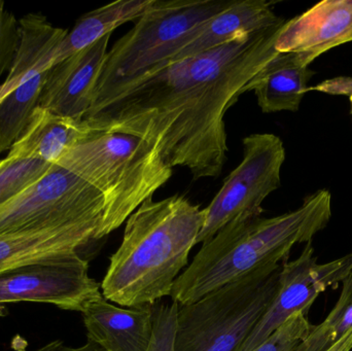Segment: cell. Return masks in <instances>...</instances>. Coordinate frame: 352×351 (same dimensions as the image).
Returning a JSON list of instances; mask_svg holds the SVG:
<instances>
[{
    "label": "cell",
    "instance_id": "cell-25",
    "mask_svg": "<svg viewBox=\"0 0 352 351\" xmlns=\"http://www.w3.org/2000/svg\"><path fill=\"white\" fill-rule=\"evenodd\" d=\"M316 90L320 92L330 93L335 95L352 94V78H336L333 80H324L322 84L314 88H309L308 91Z\"/></svg>",
    "mask_w": 352,
    "mask_h": 351
},
{
    "label": "cell",
    "instance_id": "cell-12",
    "mask_svg": "<svg viewBox=\"0 0 352 351\" xmlns=\"http://www.w3.org/2000/svg\"><path fill=\"white\" fill-rule=\"evenodd\" d=\"M82 313L88 341L107 351H148L154 330L152 306L121 308L100 293Z\"/></svg>",
    "mask_w": 352,
    "mask_h": 351
},
{
    "label": "cell",
    "instance_id": "cell-11",
    "mask_svg": "<svg viewBox=\"0 0 352 351\" xmlns=\"http://www.w3.org/2000/svg\"><path fill=\"white\" fill-rule=\"evenodd\" d=\"M111 35L50 68L39 106L56 115L84 119L92 106Z\"/></svg>",
    "mask_w": 352,
    "mask_h": 351
},
{
    "label": "cell",
    "instance_id": "cell-24",
    "mask_svg": "<svg viewBox=\"0 0 352 351\" xmlns=\"http://www.w3.org/2000/svg\"><path fill=\"white\" fill-rule=\"evenodd\" d=\"M20 22L0 0V76L10 72L21 45Z\"/></svg>",
    "mask_w": 352,
    "mask_h": 351
},
{
    "label": "cell",
    "instance_id": "cell-5",
    "mask_svg": "<svg viewBox=\"0 0 352 351\" xmlns=\"http://www.w3.org/2000/svg\"><path fill=\"white\" fill-rule=\"evenodd\" d=\"M233 2L152 0L131 30L107 53L93 103L165 65L204 23Z\"/></svg>",
    "mask_w": 352,
    "mask_h": 351
},
{
    "label": "cell",
    "instance_id": "cell-18",
    "mask_svg": "<svg viewBox=\"0 0 352 351\" xmlns=\"http://www.w3.org/2000/svg\"><path fill=\"white\" fill-rule=\"evenodd\" d=\"M316 71L303 66H267L246 88L265 113L297 111Z\"/></svg>",
    "mask_w": 352,
    "mask_h": 351
},
{
    "label": "cell",
    "instance_id": "cell-17",
    "mask_svg": "<svg viewBox=\"0 0 352 351\" xmlns=\"http://www.w3.org/2000/svg\"><path fill=\"white\" fill-rule=\"evenodd\" d=\"M151 2L152 0H119L80 16L56 49L51 67L111 34L125 23L135 22Z\"/></svg>",
    "mask_w": 352,
    "mask_h": 351
},
{
    "label": "cell",
    "instance_id": "cell-26",
    "mask_svg": "<svg viewBox=\"0 0 352 351\" xmlns=\"http://www.w3.org/2000/svg\"><path fill=\"white\" fill-rule=\"evenodd\" d=\"M35 351H107L104 348H101L99 344L95 342L88 341V343L80 348H70V346H65L64 342L54 341L51 343L45 344L43 348Z\"/></svg>",
    "mask_w": 352,
    "mask_h": 351
},
{
    "label": "cell",
    "instance_id": "cell-28",
    "mask_svg": "<svg viewBox=\"0 0 352 351\" xmlns=\"http://www.w3.org/2000/svg\"><path fill=\"white\" fill-rule=\"evenodd\" d=\"M8 315V310H6L4 305H0V317H4Z\"/></svg>",
    "mask_w": 352,
    "mask_h": 351
},
{
    "label": "cell",
    "instance_id": "cell-9",
    "mask_svg": "<svg viewBox=\"0 0 352 351\" xmlns=\"http://www.w3.org/2000/svg\"><path fill=\"white\" fill-rule=\"evenodd\" d=\"M100 284L89 275V264L78 253L56 256L0 273V305L45 303L82 313Z\"/></svg>",
    "mask_w": 352,
    "mask_h": 351
},
{
    "label": "cell",
    "instance_id": "cell-21",
    "mask_svg": "<svg viewBox=\"0 0 352 351\" xmlns=\"http://www.w3.org/2000/svg\"><path fill=\"white\" fill-rule=\"evenodd\" d=\"M53 165L37 159L6 157L0 161V206L34 185Z\"/></svg>",
    "mask_w": 352,
    "mask_h": 351
},
{
    "label": "cell",
    "instance_id": "cell-29",
    "mask_svg": "<svg viewBox=\"0 0 352 351\" xmlns=\"http://www.w3.org/2000/svg\"><path fill=\"white\" fill-rule=\"evenodd\" d=\"M349 97H351V107H352V94Z\"/></svg>",
    "mask_w": 352,
    "mask_h": 351
},
{
    "label": "cell",
    "instance_id": "cell-1",
    "mask_svg": "<svg viewBox=\"0 0 352 351\" xmlns=\"http://www.w3.org/2000/svg\"><path fill=\"white\" fill-rule=\"evenodd\" d=\"M280 25L152 70L93 103L84 119L96 131L140 138L194 181L219 177L227 161L226 113L276 57Z\"/></svg>",
    "mask_w": 352,
    "mask_h": 351
},
{
    "label": "cell",
    "instance_id": "cell-20",
    "mask_svg": "<svg viewBox=\"0 0 352 351\" xmlns=\"http://www.w3.org/2000/svg\"><path fill=\"white\" fill-rule=\"evenodd\" d=\"M352 330V272L342 282L334 308L320 325L314 326L295 351H328Z\"/></svg>",
    "mask_w": 352,
    "mask_h": 351
},
{
    "label": "cell",
    "instance_id": "cell-2",
    "mask_svg": "<svg viewBox=\"0 0 352 351\" xmlns=\"http://www.w3.org/2000/svg\"><path fill=\"white\" fill-rule=\"evenodd\" d=\"M203 222V210L184 196L146 200L126 220L100 284L102 296L127 308L153 306L170 296Z\"/></svg>",
    "mask_w": 352,
    "mask_h": 351
},
{
    "label": "cell",
    "instance_id": "cell-19",
    "mask_svg": "<svg viewBox=\"0 0 352 351\" xmlns=\"http://www.w3.org/2000/svg\"><path fill=\"white\" fill-rule=\"evenodd\" d=\"M47 71L33 76L0 102V154L22 137L39 107Z\"/></svg>",
    "mask_w": 352,
    "mask_h": 351
},
{
    "label": "cell",
    "instance_id": "cell-16",
    "mask_svg": "<svg viewBox=\"0 0 352 351\" xmlns=\"http://www.w3.org/2000/svg\"><path fill=\"white\" fill-rule=\"evenodd\" d=\"M19 22L21 45L8 78L0 84V102L33 76L51 68L54 53L68 33L54 27L39 12L23 16Z\"/></svg>",
    "mask_w": 352,
    "mask_h": 351
},
{
    "label": "cell",
    "instance_id": "cell-7",
    "mask_svg": "<svg viewBox=\"0 0 352 351\" xmlns=\"http://www.w3.org/2000/svg\"><path fill=\"white\" fill-rule=\"evenodd\" d=\"M104 203L101 194L67 169L54 164L26 191L0 206V236L64 227L100 230Z\"/></svg>",
    "mask_w": 352,
    "mask_h": 351
},
{
    "label": "cell",
    "instance_id": "cell-13",
    "mask_svg": "<svg viewBox=\"0 0 352 351\" xmlns=\"http://www.w3.org/2000/svg\"><path fill=\"white\" fill-rule=\"evenodd\" d=\"M273 4L266 0H234L231 5L204 23L165 65L217 49L241 35L283 24L285 20L275 14Z\"/></svg>",
    "mask_w": 352,
    "mask_h": 351
},
{
    "label": "cell",
    "instance_id": "cell-23",
    "mask_svg": "<svg viewBox=\"0 0 352 351\" xmlns=\"http://www.w3.org/2000/svg\"><path fill=\"white\" fill-rule=\"evenodd\" d=\"M179 304H156L152 306L153 337L148 351H175V331Z\"/></svg>",
    "mask_w": 352,
    "mask_h": 351
},
{
    "label": "cell",
    "instance_id": "cell-22",
    "mask_svg": "<svg viewBox=\"0 0 352 351\" xmlns=\"http://www.w3.org/2000/svg\"><path fill=\"white\" fill-rule=\"evenodd\" d=\"M312 327L307 313H297L252 351H295L307 338Z\"/></svg>",
    "mask_w": 352,
    "mask_h": 351
},
{
    "label": "cell",
    "instance_id": "cell-10",
    "mask_svg": "<svg viewBox=\"0 0 352 351\" xmlns=\"http://www.w3.org/2000/svg\"><path fill=\"white\" fill-rule=\"evenodd\" d=\"M351 272L352 253L320 264L311 242L307 243L297 260L283 264L276 295L241 351L254 350L292 317L307 313L322 293L342 284Z\"/></svg>",
    "mask_w": 352,
    "mask_h": 351
},
{
    "label": "cell",
    "instance_id": "cell-3",
    "mask_svg": "<svg viewBox=\"0 0 352 351\" xmlns=\"http://www.w3.org/2000/svg\"><path fill=\"white\" fill-rule=\"evenodd\" d=\"M332 195L318 190L293 212L274 218L242 216L203 243L176 280L171 298L179 305L200 300L254 270L280 264L297 243H309L328 226Z\"/></svg>",
    "mask_w": 352,
    "mask_h": 351
},
{
    "label": "cell",
    "instance_id": "cell-4",
    "mask_svg": "<svg viewBox=\"0 0 352 351\" xmlns=\"http://www.w3.org/2000/svg\"><path fill=\"white\" fill-rule=\"evenodd\" d=\"M92 185L104 203L102 236L111 234L173 177L160 152L136 136L99 132L57 163Z\"/></svg>",
    "mask_w": 352,
    "mask_h": 351
},
{
    "label": "cell",
    "instance_id": "cell-14",
    "mask_svg": "<svg viewBox=\"0 0 352 351\" xmlns=\"http://www.w3.org/2000/svg\"><path fill=\"white\" fill-rule=\"evenodd\" d=\"M97 133L86 119L63 117L39 106L8 157L57 164L66 152Z\"/></svg>",
    "mask_w": 352,
    "mask_h": 351
},
{
    "label": "cell",
    "instance_id": "cell-6",
    "mask_svg": "<svg viewBox=\"0 0 352 351\" xmlns=\"http://www.w3.org/2000/svg\"><path fill=\"white\" fill-rule=\"evenodd\" d=\"M281 264H269L190 304L179 305L175 351H241L268 310Z\"/></svg>",
    "mask_w": 352,
    "mask_h": 351
},
{
    "label": "cell",
    "instance_id": "cell-15",
    "mask_svg": "<svg viewBox=\"0 0 352 351\" xmlns=\"http://www.w3.org/2000/svg\"><path fill=\"white\" fill-rule=\"evenodd\" d=\"M100 239L99 229L87 226L0 236V273L56 256L78 253L82 247Z\"/></svg>",
    "mask_w": 352,
    "mask_h": 351
},
{
    "label": "cell",
    "instance_id": "cell-27",
    "mask_svg": "<svg viewBox=\"0 0 352 351\" xmlns=\"http://www.w3.org/2000/svg\"><path fill=\"white\" fill-rule=\"evenodd\" d=\"M352 350V330L340 340L338 343L330 348L328 351H351Z\"/></svg>",
    "mask_w": 352,
    "mask_h": 351
},
{
    "label": "cell",
    "instance_id": "cell-8",
    "mask_svg": "<svg viewBox=\"0 0 352 351\" xmlns=\"http://www.w3.org/2000/svg\"><path fill=\"white\" fill-rule=\"evenodd\" d=\"M243 159L228 175L204 212L196 245L210 240L221 229L242 216H261L262 203L280 187L285 160L283 140L271 133H256L242 140Z\"/></svg>",
    "mask_w": 352,
    "mask_h": 351
}]
</instances>
